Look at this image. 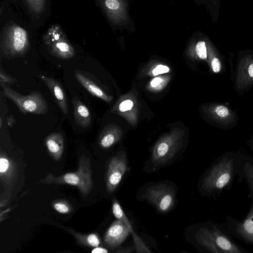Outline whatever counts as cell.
Returning <instances> with one entry per match:
<instances>
[{
  "label": "cell",
  "mask_w": 253,
  "mask_h": 253,
  "mask_svg": "<svg viewBox=\"0 0 253 253\" xmlns=\"http://www.w3.org/2000/svg\"><path fill=\"white\" fill-rule=\"evenodd\" d=\"M17 82V80L8 75L1 67L0 70V83L6 84H13Z\"/></svg>",
  "instance_id": "cell-24"
},
{
  "label": "cell",
  "mask_w": 253,
  "mask_h": 253,
  "mask_svg": "<svg viewBox=\"0 0 253 253\" xmlns=\"http://www.w3.org/2000/svg\"><path fill=\"white\" fill-rule=\"evenodd\" d=\"M134 103L130 99H126L121 102L118 106V110L120 113H124V116L126 113L131 111L133 107Z\"/></svg>",
  "instance_id": "cell-22"
},
{
  "label": "cell",
  "mask_w": 253,
  "mask_h": 253,
  "mask_svg": "<svg viewBox=\"0 0 253 253\" xmlns=\"http://www.w3.org/2000/svg\"><path fill=\"white\" fill-rule=\"evenodd\" d=\"M126 169L127 161L124 153H120L111 159L106 179V190L108 193L111 194L116 189Z\"/></svg>",
  "instance_id": "cell-9"
},
{
  "label": "cell",
  "mask_w": 253,
  "mask_h": 253,
  "mask_svg": "<svg viewBox=\"0 0 253 253\" xmlns=\"http://www.w3.org/2000/svg\"><path fill=\"white\" fill-rule=\"evenodd\" d=\"M174 195L172 187L164 184L155 185L149 187L144 195L146 199L162 211H167L172 207Z\"/></svg>",
  "instance_id": "cell-8"
},
{
  "label": "cell",
  "mask_w": 253,
  "mask_h": 253,
  "mask_svg": "<svg viewBox=\"0 0 253 253\" xmlns=\"http://www.w3.org/2000/svg\"><path fill=\"white\" fill-rule=\"evenodd\" d=\"M112 211L114 216L120 220L124 222L129 228L130 233L133 237L134 241L136 246L137 253H151L140 238L134 233L128 220L125 214L117 200H113Z\"/></svg>",
  "instance_id": "cell-15"
},
{
  "label": "cell",
  "mask_w": 253,
  "mask_h": 253,
  "mask_svg": "<svg viewBox=\"0 0 253 253\" xmlns=\"http://www.w3.org/2000/svg\"><path fill=\"white\" fill-rule=\"evenodd\" d=\"M52 207L57 212L61 213H68L71 211L72 208L70 203L64 199H57L54 201Z\"/></svg>",
  "instance_id": "cell-21"
},
{
  "label": "cell",
  "mask_w": 253,
  "mask_h": 253,
  "mask_svg": "<svg viewBox=\"0 0 253 253\" xmlns=\"http://www.w3.org/2000/svg\"><path fill=\"white\" fill-rule=\"evenodd\" d=\"M39 77L49 89L54 97L55 101L63 113H68L66 95L61 83L55 79L40 74Z\"/></svg>",
  "instance_id": "cell-12"
},
{
  "label": "cell",
  "mask_w": 253,
  "mask_h": 253,
  "mask_svg": "<svg viewBox=\"0 0 253 253\" xmlns=\"http://www.w3.org/2000/svg\"><path fill=\"white\" fill-rule=\"evenodd\" d=\"M162 82V79L160 78L154 79L151 82V85L152 87H155Z\"/></svg>",
  "instance_id": "cell-30"
},
{
  "label": "cell",
  "mask_w": 253,
  "mask_h": 253,
  "mask_svg": "<svg viewBox=\"0 0 253 253\" xmlns=\"http://www.w3.org/2000/svg\"><path fill=\"white\" fill-rule=\"evenodd\" d=\"M18 168L17 163L6 153L0 152V179L5 186L14 184L18 177Z\"/></svg>",
  "instance_id": "cell-10"
},
{
  "label": "cell",
  "mask_w": 253,
  "mask_h": 253,
  "mask_svg": "<svg viewBox=\"0 0 253 253\" xmlns=\"http://www.w3.org/2000/svg\"><path fill=\"white\" fill-rule=\"evenodd\" d=\"M185 132L181 128H174L162 135L154 146L151 156L153 164L163 166L174 158L182 148Z\"/></svg>",
  "instance_id": "cell-3"
},
{
  "label": "cell",
  "mask_w": 253,
  "mask_h": 253,
  "mask_svg": "<svg viewBox=\"0 0 253 253\" xmlns=\"http://www.w3.org/2000/svg\"><path fill=\"white\" fill-rule=\"evenodd\" d=\"M45 145L50 156L55 161H59L64 150V138L60 132L47 135L44 140Z\"/></svg>",
  "instance_id": "cell-14"
},
{
  "label": "cell",
  "mask_w": 253,
  "mask_h": 253,
  "mask_svg": "<svg viewBox=\"0 0 253 253\" xmlns=\"http://www.w3.org/2000/svg\"><path fill=\"white\" fill-rule=\"evenodd\" d=\"M251 186L253 194V183L251 185ZM237 230L246 241L253 243V202L249 214L245 219L238 224Z\"/></svg>",
  "instance_id": "cell-18"
},
{
  "label": "cell",
  "mask_w": 253,
  "mask_h": 253,
  "mask_svg": "<svg viewBox=\"0 0 253 253\" xmlns=\"http://www.w3.org/2000/svg\"><path fill=\"white\" fill-rule=\"evenodd\" d=\"M43 41L49 53L57 58L67 60L75 55L74 47L58 24L48 27L43 35Z\"/></svg>",
  "instance_id": "cell-5"
},
{
  "label": "cell",
  "mask_w": 253,
  "mask_h": 253,
  "mask_svg": "<svg viewBox=\"0 0 253 253\" xmlns=\"http://www.w3.org/2000/svg\"><path fill=\"white\" fill-rule=\"evenodd\" d=\"M0 53L9 59L25 56L30 48L28 32L13 21L3 27L0 35Z\"/></svg>",
  "instance_id": "cell-2"
},
{
  "label": "cell",
  "mask_w": 253,
  "mask_h": 253,
  "mask_svg": "<svg viewBox=\"0 0 253 253\" xmlns=\"http://www.w3.org/2000/svg\"><path fill=\"white\" fill-rule=\"evenodd\" d=\"M169 70V68L167 66L159 65L153 69V74L154 76H157L159 74L167 73Z\"/></svg>",
  "instance_id": "cell-27"
},
{
  "label": "cell",
  "mask_w": 253,
  "mask_h": 253,
  "mask_svg": "<svg viewBox=\"0 0 253 253\" xmlns=\"http://www.w3.org/2000/svg\"><path fill=\"white\" fill-rule=\"evenodd\" d=\"M212 119L222 124H228L233 121L234 116L230 110L222 105H216L210 110Z\"/></svg>",
  "instance_id": "cell-19"
},
{
  "label": "cell",
  "mask_w": 253,
  "mask_h": 253,
  "mask_svg": "<svg viewBox=\"0 0 253 253\" xmlns=\"http://www.w3.org/2000/svg\"><path fill=\"white\" fill-rule=\"evenodd\" d=\"M128 227L123 221L118 220L114 222L106 231L104 241L111 247L121 244L130 233Z\"/></svg>",
  "instance_id": "cell-11"
},
{
  "label": "cell",
  "mask_w": 253,
  "mask_h": 253,
  "mask_svg": "<svg viewBox=\"0 0 253 253\" xmlns=\"http://www.w3.org/2000/svg\"><path fill=\"white\" fill-rule=\"evenodd\" d=\"M74 76L78 82L90 94L103 100L110 102L111 98L107 95L96 83L80 70L75 71Z\"/></svg>",
  "instance_id": "cell-17"
},
{
  "label": "cell",
  "mask_w": 253,
  "mask_h": 253,
  "mask_svg": "<svg viewBox=\"0 0 253 253\" xmlns=\"http://www.w3.org/2000/svg\"><path fill=\"white\" fill-rule=\"evenodd\" d=\"M248 74L251 78H253V63L251 64L249 66Z\"/></svg>",
  "instance_id": "cell-32"
},
{
  "label": "cell",
  "mask_w": 253,
  "mask_h": 253,
  "mask_svg": "<svg viewBox=\"0 0 253 253\" xmlns=\"http://www.w3.org/2000/svg\"><path fill=\"white\" fill-rule=\"evenodd\" d=\"M72 102L75 122L83 128L88 127L91 122V116L88 108L76 96L73 98Z\"/></svg>",
  "instance_id": "cell-16"
},
{
  "label": "cell",
  "mask_w": 253,
  "mask_h": 253,
  "mask_svg": "<svg viewBox=\"0 0 253 253\" xmlns=\"http://www.w3.org/2000/svg\"><path fill=\"white\" fill-rule=\"evenodd\" d=\"M195 237L197 242L211 253H243L238 246L216 228H201Z\"/></svg>",
  "instance_id": "cell-6"
},
{
  "label": "cell",
  "mask_w": 253,
  "mask_h": 253,
  "mask_svg": "<svg viewBox=\"0 0 253 253\" xmlns=\"http://www.w3.org/2000/svg\"><path fill=\"white\" fill-rule=\"evenodd\" d=\"M43 184H67L76 186L84 197L87 196L93 189L92 170L91 161L84 154L80 157L78 169L59 176H55L49 172L44 178L40 180Z\"/></svg>",
  "instance_id": "cell-1"
},
{
  "label": "cell",
  "mask_w": 253,
  "mask_h": 253,
  "mask_svg": "<svg viewBox=\"0 0 253 253\" xmlns=\"http://www.w3.org/2000/svg\"><path fill=\"white\" fill-rule=\"evenodd\" d=\"M91 253H108V251L105 248L96 247L92 250Z\"/></svg>",
  "instance_id": "cell-29"
},
{
  "label": "cell",
  "mask_w": 253,
  "mask_h": 253,
  "mask_svg": "<svg viewBox=\"0 0 253 253\" xmlns=\"http://www.w3.org/2000/svg\"><path fill=\"white\" fill-rule=\"evenodd\" d=\"M0 84L5 97L11 100L23 114L44 115L47 113V103L42 94L38 90H34L29 94L24 95L6 84Z\"/></svg>",
  "instance_id": "cell-4"
},
{
  "label": "cell",
  "mask_w": 253,
  "mask_h": 253,
  "mask_svg": "<svg viewBox=\"0 0 253 253\" xmlns=\"http://www.w3.org/2000/svg\"><path fill=\"white\" fill-rule=\"evenodd\" d=\"M123 131L121 127L115 124L107 125L101 131L98 144L102 149H109L122 138Z\"/></svg>",
  "instance_id": "cell-13"
},
{
  "label": "cell",
  "mask_w": 253,
  "mask_h": 253,
  "mask_svg": "<svg viewBox=\"0 0 253 253\" xmlns=\"http://www.w3.org/2000/svg\"><path fill=\"white\" fill-rule=\"evenodd\" d=\"M103 4L108 10H115L120 6V2L117 0H106L104 1Z\"/></svg>",
  "instance_id": "cell-25"
},
{
  "label": "cell",
  "mask_w": 253,
  "mask_h": 253,
  "mask_svg": "<svg viewBox=\"0 0 253 253\" xmlns=\"http://www.w3.org/2000/svg\"><path fill=\"white\" fill-rule=\"evenodd\" d=\"M15 120L12 116H10L7 119V124L11 127L15 123Z\"/></svg>",
  "instance_id": "cell-31"
},
{
  "label": "cell",
  "mask_w": 253,
  "mask_h": 253,
  "mask_svg": "<svg viewBox=\"0 0 253 253\" xmlns=\"http://www.w3.org/2000/svg\"><path fill=\"white\" fill-rule=\"evenodd\" d=\"M195 49L198 56L200 59H206L207 58V48L204 42H199L196 45Z\"/></svg>",
  "instance_id": "cell-23"
},
{
  "label": "cell",
  "mask_w": 253,
  "mask_h": 253,
  "mask_svg": "<svg viewBox=\"0 0 253 253\" xmlns=\"http://www.w3.org/2000/svg\"><path fill=\"white\" fill-rule=\"evenodd\" d=\"M25 4L36 14H41L45 8L46 1L44 0H26L23 1Z\"/></svg>",
  "instance_id": "cell-20"
},
{
  "label": "cell",
  "mask_w": 253,
  "mask_h": 253,
  "mask_svg": "<svg viewBox=\"0 0 253 253\" xmlns=\"http://www.w3.org/2000/svg\"><path fill=\"white\" fill-rule=\"evenodd\" d=\"M2 120L1 118H0V128H1Z\"/></svg>",
  "instance_id": "cell-33"
},
{
  "label": "cell",
  "mask_w": 253,
  "mask_h": 253,
  "mask_svg": "<svg viewBox=\"0 0 253 253\" xmlns=\"http://www.w3.org/2000/svg\"><path fill=\"white\" fill-rule=\"evenodd\" d=\"M233 166L232 160L224 158L211 169L205 178L203 188L208 191L223 188L231 179Z\"/></svg>",
  "instance_id": "cell-7"
},
{
  "label": "cell",
  "mask_w": 253,
  "mask_h": 253,
  "mask_svg": "<svg viewBox=\"0 0 253 253\" xmlns=\"http://www.w3.org/2000/svg\"><path fill=\"white\" fill-rule=\"evenodd\" d=\"M87 244L92 247H97L100 244V241L95 234H90L86 237Z\"/></svg>",
  "instance_id": "cell-26"
},
{
  "label": "cell",
  "mask_w": 253,
  "mask_h": 253,
  "mask_svg": "<svg viewBox=\"0 0 253 253\" xmlns=\"http://www.w3.org/2000/svg\"><path fill=\"white\" fill-rule=\"evenodd\" d=\"M211 67L214 73H218L220 71L221 67V63L217 58H214L211 61Z\"/></svg>",
  "instance_id": "cell-28"
}]
</instances>
